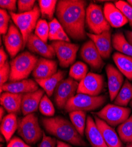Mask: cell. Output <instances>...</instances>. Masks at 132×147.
Instances as JSON below:
<instances>
[{"instance_id":"6da1fadb","label":"cell","mask_w":132,"mask_h":147,"mask_svg":"<svg viewBox=\"0 0 132 147\" xmlns=\"http://www.w3.org/2000/svg\"><path fill=\"white\" fill-rule=\"evenodd\" d=\"M87 1L83 0H60L56 14L64 31L76 41L85 40V30Z\"/></svg>"},{"instance_id":"7a4b0ae2","label":"cell","mask_w":132,"mask_h":147,"mask_svg":"<svg viewBox=\"0 0 132 147\" xmlns=\"http://www.w3.org/2000/svg\"><path fill=\"white\" fill-rule=\"evenodd\" d=\"M40 122L46 132L51 136L76 146L88 145L72 123L65 118L61 116L42 118Z\"/></svg>"},{"instance_id":"3957f363","label":"cell","mask_w":132,"mask_h":147,"mask_svg":"<svg viewBox=\"0 0 132 147\" xmlns=\"http://www.w3.org/2000/svg\"><path fill=\"white\" fill-rule=\"evenodd\" d=\"M34 54L29 52H23L12 59L10 64V82L26 80L33 71L38 61Z\"/></svg>"},{"instance_id":"277c9868","label":"cell","mask_w":132,"mask_h":147,"mask_svg":"<svg viewBox=\"0 0 132 147\" xmlns=\"http://www.w3.org/2000/svg\"><path fill=\"white\" fill-rule=\"evenodd\" d=\"M17 132L27 144L38 143L43 138V131L40 127L37 115L28 114L18 121Z\"/></svg>"},{"instance_id":"5b68a950","label":"cell","mask_w":132,"mask_h":147,"mask_svg":"<svg viewBox=\"0 0 132 147\" xmlns=\"http://www.w3.org/2000/svg\"><path fill=\"white\" fill-rule=\"evenodd\" d=\"M15 25L21 32L24 40V48L26 45L30 35L36 27L40 15L39 6L35 5L33 10L25 13L9 12Z\"/></svg>"},{"instance_id":"8992f818","label":"cell","mask_w":132,"mask_h":147,"mask_svg":"<svg viewBox=\"0 0 132 147\" xmlns=\"http://www.w3.org/2000/svg\"><path fill=\"white\" fill-rule=\"evenodd\" d=\"M104 95L91 96L87 94H78L66 103L64 110L66 113L75 111H91L101 107L106 101Z\"/></svg>"},{"instance_id":"52a82bcc","label":"cell","mask_w":132,"mask_h":147,"mask_svg":"<svg viewBox=\"0 0 132 147\" xmlns=\"http://www.w3.org/2000/svg\"><path fill=\"white\" fill-rule=\"evenodd\" d=\"M85 22L91 34L98 35L110 31V26L104 14L102 7L94 3H90L86 9Z\"/></svg>"},{"instance_id":"ba28073f","label":"cell","mask_w":132,"mask_h":147,"mask_svg":"<svg viewBox=\"0 0 132 147\" xmlns=\"http://www.w3.org/2000/svg\"><path fill=\"white\" fill-rule=\"evenodd\" d=\"M131 109L113 104H108L100 111L95 113L111 127L120 125L130 117Z\"/></svg>"},{"instance_id":"9c48e42d","label":"cell","mask_w":132,"mask_h":147,"mask_svg":"<svg viewBox=\"0 0 132 147\" xmlns=\"http://www.w3.org/2000/svg\"><path fill=\"white\" fill-rule=\"evenodd\" d=\"M79 83L74 79L69 77L60 82L54 92V101L57 108L64 109L68 101L75 96Z\"/></svg>"},{"instance_id":"30bf717a","label":"cell","mask_w":132,"mask_h":147,"mask_svg":"<svg viewBox=\"0 0 132 147\" xmlns=\"http://www.w3.org/2000/svg\"><path fill=\"white\" fill-rule=\"evenodd\" d=\"M51 45L54 49L60 66L68 68L74 64L79 48L78 44L65 41H53Z\"/></svg>"},{"instance_id":"8fae6325","label":"cell","mask_w":132,"mask_h":147,"mask_svg":"<svg viewBox=\"0 0 132 147\" xmlns=\"http://www.w3.org/2000/svg\"><path fill=\"white\" fill-rule=\"evenodd\" d=\"M104 77L93 72H89L82 80L78 85V94H87L91 96H98L104 88Z\"/></svg>"},{"instance_id":"7c38bea8","label":"cell","mask_w":132,"mask_h":147,"mask_svg":"<svg viewBox=\"0 0 132 147\" xmlns=\"http://www.w3.org/2000/svg\"><path fill=\"white\" fill-rule=\"evenodd\" d=\"M6 50L11 58H14L17 54L24 48L23 35L17 27L11 23L7 34L3 35Z\"/></svg>"},{"instance_id":"4fadbf2b","label":"cell","mask_w":132,"mask_h":147,"mask_svg":"<svg viewBox=\"0 0 132 147\" xmlns=\"http://www.w3.org/2000/svg\"><path fill=\"white\" fill-rule=\"evenodd\" d=\"M80 55L82 59L94 71H100L104 65L102 57L91 40L87 41L82 45Z\"/></svg>"},{"instance_id":"5bb4252c","label":"cell","mask_w":132,"mask_h":147,"mask_svg":"<svg viewBox=\"0 0 132 147\" xmlns=\"http://www.w3.org/2000/svg\"><path fill=\"white\" fill-rule=\"evenodd\" d=\"M87 35L94 43L101 56L103 59H109L112 52L111 31H107L96 35L87 33Z\"/></svg>"},{"instance_id":"9a60e30c","label":"cell","mask_w":132,"mask_h":147,"mask_svg":"<svg viewBox=\"0 0 132 147\" xmlns=\"http://www.w3.org/2000/svg\"><path fill=\"white\" fill-rule=\"evenodd\" d=\"M105 71L108 78V87L111 101H114L118 93L122 88L124 77L123 74L111 64L106 66Z\"/></svg>"},{"instance_id":"2e32d148","label":"cell","mask_w":132,"mask_h":147,"mask_svg":"<svg viewBox=\"0 0 132 147\" xmlns=\"http://www.w3.org/2000/svg\"><path fill=\"white\" fill-rule=\"evenodd\" d=\"M0 88L1 93L3 91H5L14 94H25L38 90L39 84L36 81L33 80L26 79L18 81L7 82Z\"/></svg>"},{"instance_id":"e0dca14e","label":"cell","mask_w":132,"mask_h":147,"mask_svg":"<svg viewBox=\"0 0 132 147\" xmlns=\"http://www.w3.org/2000/svg\"><path fill=\"white\" fill-rule=\"evenodd\" d=\"M26 47L31 53L40 55L45 58L52 59L56 55L52 45L47 44L33 34L30 35Z\"/></svg>"},{"instance_id":"ac0fdd59","label":"cell","mask_w":132,"mask_h":147,"mask_svg":"<svg viewBox=\"0 0 132 147\" xmlns=\"http://www.w3.org/2000/svg\"><path fill=\"white\" fill-rule=\"evenodd\" d=\"M57 63L56 61L45 58H40L32 74L36 80H43L52 77L57 72Z\"/></svg>"},{"instance_id":"d6986e66","label":"cell","mask_w":132,"mask_h":147,"mask_svg":"<svg viewBox=\"0 0 132 147\" xmlns=\"http://www.w3.org/2000/svg\"><path fill=\"white\" fill-rule=\"evenodd\" d=\"M95 124L100 131L103 137L109 147H123L122 140L120 138L114 129L108 125L99 117L94 116Z\"/></svg>"},{"instance_id":"ffe728a7","label":"cell","mask_w":132,"mask_h":147,"mask_svg":"<svg viewBox=\"0 0 132 147\" xmlns=\"http://www.w3.org/2000/svg\"><path fill=\"white\" fill-rule=\"evenodd\" d=\"M44 92L43 89H39L34 92L23 94L21 112L24 115L26 116L37 111Z\"/></svg>"},{"instance_id":"44dd1931","label":"cell","mask_w":132,"mask_h":147,"mask_svg":"<svg viewBox=\"0 0 132 147\" xmlns=\"http://www.w3.org/2000/svg\"><path fill=\"white\" fill-rule=\"evenodd\" d=\"M103 12L107 22L114 28L122 27L128 22L122 12L111 3L104 4Z\"/></svg>"},{"instance_id":"7402d4cb","label":"cell","mask_w":132,"mask_h":147,"mask_svg":"<svg viewBox=\"0 0 132 147\" xmlns=\"http://www.w3.org/2000/svg\"><path fill=\"white\" fill-rule=\"evenodd\" d=\"M85 134L92 147H109L92 118L88 115L87 118Z\"/></svg>"},{"instance_id":"603a6c76","label":"cell","mask_w":132,"mask_h":147,"mask_svg":"<svg viewBox=\"0 0 132 147\" xmlns=\"http://www.w3.org/2000/svg\"><path fill=\"white\" fill-rule=\"evenodd\" d=\"M23 94L4 92L0 97L2 107L9 114H20L21 111V102Z\"/></svg>"},{"instance_id":"cb8c5ba5","label":"cell","mask_w":132,"mask_h":147,"mask_svg":"<svg viewBox=\"0 0 132 147\" xmlns=\"http://www.w3.org/2000/svg\"><path fill=\"white\" fill-rule=\"evenodd\" d=\"M66 74V71L58 70L52 77L43 80H36V81L45 91L48 96H51L58 84L64 80Z\"/></svg>"},{"instance_id":"d4e9b609","label":"cell","mask_w":132,"mask_h":147,"mask_svg":"<svg viewBox=\"0 0 132 147\" xmlns=\"http://www.w3.org/2000/svg\"><path fill=\"white\" fill-rule=\"evenodd\" d=\"M17 128L18 121L15 114H8L1 121V133L8 143Z\"/></svg>"},{"instance_id":"484cf974","label":"cell","mask_w":132,"mask_h":147,"mask_svg":"<svg viewBox=\"0 0 132 147\" xmlns=\"http://www.w3.org/2000/svg\"><path fill=\"white\" fill-rule=\"evenodd\" d=\"M113 59L118 70L129 80H132V57L115 53Z\"/></svg>"},{"instance_id":"4316f807","label":"cell","mask_w":132,"mask_h":147,"mask_svg":"<svg viewBox=\"0 0 132 147\" xmlns=\"http://www.w3.org/2000/svg\"><path fill=\"white\" fill-rule=\"evenodd\" d=\"M112 44L117 51L132 57V45L127 41L122 31L116 32L113 35Z\"/></svg>"},{"instance_id":"83f0119b","label":"cell","mask_w":132,"mask_h":147,"mask_svg":"<svg viewBox=\"0 0 132 147\" xmlns=\"http://www.w3.org/2000/svg\"><path fill=\"white\" fill-rule=\"evenodd\" d=\"M132 100V84L126 80L123 87L120 90L114 101L115 105L126 107Z\"/></svg>"},{"instance_id":"f1b7e54d","label":"cell","mask_w":132,"mask_h":147,"mask_svg":"<svg viewBox=\"0 0 132 147\" xmlns=\"http://www.w3.org/2000/svg\"><path fill=\"white\" fill-rule=\"evenodd\" d=\"M86 115V112L82 111H75L69 113L71 122L82 137L84 135L85 129Z\"/></svg>"},{"instance_id":"f546056e","label":"cell","mask_w":132,"mask_h":147,"mask_svg":"<svg viewBox=\"0 0 132 147\" xmlns=\"http://www.w3.org/2000/svg\"><path fill=\"white\" fill-rule=\"evenodd\" d=\"M38 2L42 18L51 21L53 19L57 1L56 0H39Z\"/></svg>"},{"instance_id":"4dcf8cb0","label":"cell","mask_w":132,"mask_h":147,"mask_svg":"<svg viewBox=\"0 0 132 147\" xmlns=\"http://www.w3.org/2000/svg\"><path fill=\"white\" fill-rule=\"evenodd\" d=\"M118 136L125 143H132V115L117 128Z\"/></svg>"},{"instance_id":"1f68e13d","label":"cell","mask_w":132,"mask_h":147,"mask_svg":"<svg viewBox=\"0 0 132 147\" xmlns=\"http://www.w3.org/2000/svg\"><path fill=\"white\" fill-rule=\"evenodd\" d=\"M87 65L81 61L74 63L69 70V76L77 81H81L88 74Z\"/></svg>"},{"instance_id":"d6a6232c","label":"cell","mask_w":132,"mask_h":147,"mask_svg":"<svg viewBox=\"0 0 132 147\" xmlns=\"http://www.w3.org/2000/svg\"><path fill=\"white\" fill-rule=\"evenodd\" d=\"M34 33L40 40L47 43L49 35V24L44 20H39L34 30Z\"/></svg>"},{"instance_id":"836d02e7","label":"cell","mask_w":132,"mask_h":147,"mask_svg":"<svg viewBox=\"0 0 132 147\" xmlns=\"http://www.w3.org/2000/svg\"><path fill=\"white\" fill-rule=\"evenodd\" d=\"M39 111L44 116L52 117L55 115V109L54 106L47 95H44L42 98L39 107Z\"/></svg>"},{"instance_id":"e575fe53","label":"cell","mask_w":132,"mask_h":147,"mask_svg":"<svg viewBox=\"0 0 132 147\" xmlns=\"http://www.w3.org/2000/svg\"><path fill=\"white\" fill-rule=\"evenodd\" d=\"M115 5L120 10L127 18L130 26L132 28V6L127 2L124 1H118L115 3Z\"/></svg>"},{"instance_id":"d590c367","label":"cell","mask_w":132,"mask_h":147,"mask_svg":"<svg viewBox=\"0 0 132 147\" xmlns=\"http://www.w3.org/2000/svg\"><path fill=\"white\" fill-rule=\"evenodd\" d=\"M11 16L5 9H0V33L2 35L7 34L9 27L8 23L10 21Z\"/></svg>"},{"instance_id":"8d00e7d4","label":"cell","mask_w":132,"mask_h":147,"mask_svg":"<svg viewBox=\"0 0 132 147\" xmlns=\"http://www.w3.org/2000/svg\"><path fill=\"white\" fill-rule=\"evenodd\" d=\"M35 2L34 0H19L17 1L18 13H25L33 10Z\"/></svg>"},{"instance_id":"74e56055","label":"cell","mask_w":132,"mask_h":147,"mask_svg":"<svg viewBox=\"0 0 132 147\" xmlns=\"http://www.w3.org/2000/svg\"><path fill=\"white\" fill-rule=\"evenodd\" d=\"M10 76V64L7 61L5 64L0 67V87L7 83Z\"/></svg>"},{"instance_id":"f35d334b","label":"cell","mask_w":132,"mask_h":147,"mask_svg":"<svg viewBox=\"0 0 132 147\" xmlns=\"http://www.w3.org/2000/svg\"><path fill=\"white\" fill-rule=\"evenodd\" d=\"M49 39L51 40L53 36L63 28L61 24H60L59 21L56 18H53L50 22L49 23Z\"/></svg>"},{"instance_id":"ab89813d","label":"cell","mask_w":132,"mask_h":147,"mask_svg":"<svg viewBox=\"0 0 132 147\" xmlns=\"http://www.w3.org/2000/svg\"><path fill=\"white\" fill-rule=\"evenodd\" d=\"M16 0H1L0 1V7L1 9H6L9 12H13L15 13L17 10Z\"/></svg>"},{"instance_id":"60d3db41","label":"cell","mask_w":132,"mask_h":147,"mask_svg":"<svg viewBox=\"0 0 132 147\" xmlns=\"http://www.w3.org/2000/svg\"><path fill=\"white\" fill-rule=\"evenodd\" d=\"M56 145L57 140L55 138L47 136L45 133L43 132L42 140L39 147H56Z\"/></svg>"},{"instance_id":"b9f144b4","label":"cell","mask_w":132,"mask_h":147,"mask_svg":"<svg viewBox=\"0 0 132 147\" xmlns=\"http://www.w3.org/2000/svg\"><path fill=\"white\" fill-rule=\"evenodd\" d=\"M7 147H31L25 141L20 138L14 137L7 144Z\"/></svg>"},{"instance_id":"7bdbcfd3","label":"cell","mask_w":132,"mask_h":147,"mask_svg":"<svg viewBox=\"0 0 132 147\" xmlns=\"http://www.w3.org/2000/svg\"><path fill=\"white\" fill-rule=\"evenodd\" d=\"M51 41H65L70 42V39L68 37V34L64 31V29L59 31L53 37L51 40Z\"/></svg>"},{"instance_id":"ee69618b","label":"cell","mask_w":132,"mask_h":147,"mask_svg":"<svg viewBox=\"0 0 132 147\" xmlns=\"http://www.w3.org/2000/svg\"><path fill=\"white\" fill-rule=\"evenodd\" d=\"M8 56L4 50L3 47H1L0 49V67L3 66L7 61Z\"/></svg>"},{"instance_id":"f6af8a7d","label":"cell","mask_w":132,"mask_h":147,"mask_svg":"<svg viewBox=\"0 0 132 147\" xmlns=\"http://www.w3.org/2000/svg\"><path fill=\"white\" fill-rule=\"evenodd\" d=\"M125 35L127 41L132 45V31H125Z\"/></svg>"},{"instance_id":"bcb514c9","label":"cell","mask_w":132,"mask_h":147,"mask_svg":"<svg viewBox=\"0 0 132 147\" xmlns=\"http://www.w3.org/2000/svg\"><path fill=\"white\" fill-rule=\"evenodd\" d=\"M56 147H72L69 144L65 143L63 141H57V145Z\"/></svg>"},{"instance_id":"7dc6e473","label":"cell","mask_w":132,"mask_h":147,"mask_svg":"<svg viewBox=\"0 0 132 147\" xmlns=\"http://www.w3.org/2000/svg\"><path fill=\"white\" fill-rule=\"evenodd\" d=\"M5 109L3 107H1L0 108V121H2V119H3V118L5 117Z\"/></svg>"},{"instance_id":"c3c4849f","label":"cell","mask_w":132,"mask_h":147,"mask_svg":"<svg viewBox=\"0 0 132 147\" xmlns=\"http://www.w3.org/2000/svg\"><path fill=\"white\" fill-rule=\"evenodd\" d=\"M5 138H3V137H2V135H1V142H5Z\"/></svg>"},{"instance_id":"681fc988","label":"cell","mask_w":132,"mask_h":147,"mask_svg":"<svg viewBox=\"0 0 132 147\" xmlns=\"http://www.w3.org/2000/svg\"><path fill=\"white\" fill-rule=\"evenodd\" d=\"M131 6H132V0H128V1H127Z\"/></svg>"},{"instance_id":"f907efd6","label":"cell","mask_w":132,"mask_h":147,"mask_svg":"<svg viewBox=\"0 0 132 147\" xmlns=\"http://www.w3.org/2000/svg\"><path fill=\"white\" fill-rule=\"evenodd\" d=\"M126 147H132V143L129 144L126 146Z\"/></svg>"},{"instance_id":"816d5d0a","label":"cell","mask_w":132,"mask_h":147,"mask_svg":"<svg viewBox=\"0 0 132 147\" xmlns=\"http://www.w3.org/2000/svg\"><path fill=\"white\" fill-rule=\"evenodd\" d=\"M130 105H131V107H132V100H131V102H130Z\"/></svg>"}]
</instances>
